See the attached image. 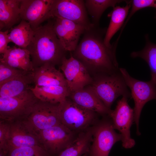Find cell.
Returning <instances> with one entry per match:
<instances>
[{
    "label": "cell",
    "instance_id": "19",
    "mask_svg": "<svg viewBox=\"0 0 156 156\" xmlns=\"http://www.w3.org/2000/svg\"><path fill=\"white\" fill-rule=\"evenodd\" d=\"M34 83L32 71L16 77L0 85V97L9 98L20 95L30 89Z\"/></svg>",
    "mask_w": 156,
    "mask_h": 156
},
{
    "label": "cell",
    "instance_id": "16",
    "mask_svg": "<svg viewBox=\"0 0 156 156\" xmlns=\"http://www.w3.org/2000/svg\"><path fill=\"white\" fill-rule=\"evenodd\" d=\"M68 97L78 105L102 116H108L111 110L88 87L70 92Z\"/></svg>",
    "mask_w": 156,
    "mask_h": 156
},
{
    "label": "cell",
    "instance_id": "23",
    "mask_svg": "<svg viewBox=\"0 0 156 156\" xmlns=\"http://www.w3.org/2000/svg\"><path fill=\"white\" fill-rule=\"evenodd\" d=\"M92 127L79 133L59 156H82L88 153L92 140Z\"/></svg>",
    "mask_w": 156,
    "mask_h": 156
},
{
    "label": "cell",
    "instance_id": "21",
    "mask_svg": "<svg viewBox=\"0 0 156 156\" xmlns=\"http://www.w3.org/2000/svg\"><path fill=\"white\" fill-rule=\"evenodd\" d=\"M30 89L39 100L54 104L60 103L68 97L70 93L67 86H35Z\"/></svg>",
    "mask_w": 156,
    "mask_h": 156
},
{
    "label": "cell",
    "instance_id": "33",
    "mask_svg": "<svg viewBox=\"0 0 156 156\" xmlns=\"http://www.w3.org/2000/svg\"><path fill=\"white\" fill-rule=\"evenodd\" d=\"M82 156H88V153L84 154Z\"/></svg>",
    "mask_w": 156,
    "mask_h": 156
},
{
    "label": "cell",
    "instance_id": "3",
    "mask_svg": "<svg viewBox=\"0 0 156 156\" xmlns=\"http://www.w3.org/2000/svg\"><path fill=\"white\" fill-rule=\"evenodd\" d=\"M108 108L120 96L131 97V92L119 70L112 73L96 74L88 87Z\"/></svg>",
    "mask_w": 156,
    "mask_h": 156
},
{
    "label": "cell",
    "instance_id": "26",
    "mask_svg": "<svg viewBox=\"0 0 156 156\" xmlns=\"http://www.w3.org/2000/svg\"><path fill=\"white\" fill-rule=\"evenodd\" d=\"M146 44L142 50L131 53L133 58H140L147 63L151 70V80L156 84V44L151 42L148 34L145 36Z\"/></svg>",
    "mask_w": 156,
    "mask_h": 156
},
{
    "label": "cell",
    "instance_id": "20",
    "mask_svg": "<svg viewBox=\"0 0 156 156\" xmlns=\"http://www.w3.org/2000/svg\"><path fill=\"white\" fill-rule=\"evenodd\" d=\"M21 0H0V30H9L21 19Z\"/></svg>",
    "mask_w": 156,
    "mask_h": 156
},
{
    "label": "cell",
    "instance_id": "1",
    "mask_svg": "<svg viewBox=\"0 0 156 156\" xmlns=\"http://www.w3.org/2000/svg\"><path fill=\"white\" fill-rule=\"evenodd\" d=\"M107 28L94 25L86 29L75 50L71 53L88 70L96 74L112 73L119 70L116 56L118 42L116 41L110 47L104 39Z\"/></svg>",
    "mask_w": 156,
    "mask_h": 156
},
{
    "label": "cell",
    "instance_id": "27",
    "mask_svg": "<svg viewBox=\"0 0 156 156\" xmlns=\"http://www.w3.org/2000/svg\"><path fill=\"white\" fill-rule=\"evenodd\" d=\"M6 156H50L42 146H26L9 148Z\"/></svg>",
    "mask_w": 156,
    "mask_h": 156
},
{
    "label": "cell",
    "instance_id": "2",
    "mask_svg": "<svg viewBox=\"0 0 156 156\" xmlns=\"http://www.w3.org/2000/svg\"><path fill=\"white\" fill-rule=\"evenodd\" d=\"M26 49L30 53L34 68L46 64L60 66L67 52L54 31L51 19L35 30L34 37Z\"/></svg>",
    "mask_w": 156,
    "mask_h": 156
},
{
    "label": "cell",
    "instance_id": "24",
    "mask_svg": "<svg viewBox=\"0 0 156 156\" xmlns=\"http://www.w3.org/2000/svg\"><path fill=\"white\" fill-rule=\"evenodd\" d=\"M35 30L27 21L21 20L20 23L12 27L8 34L10 42L21 48L26 49L32 40Z\"/></svg>",
    "mask_w": 156,
    "mask_h": 156
},
{
    "label": "cell",
    "instance_id": "7",
    "mask_svg": "<svg viewBox=\"0 0 156 156\" xmlns=\"http://www.w3.org/2000/svg\"><path fill=\"white\" fill-rule=\"evenodd\" d=\"M38 100L30 89L16 96L0 97V119L10 123L25 119Z\"/></svg>",
    "mask_w": 156,
    "mask_h": 156
},
{
    "label": "cell",
    "instance_id": "4",
    "mask_svg": "<svg viewBox=\"0 0 156 156\" xmlns=\"http://www.w3.org/2000/svg\"><path fill=\"white\" fill-rule=\"evenodd\" d=\"M58 110L61 123L77 134L92 127L100 120L98 114L78 105L68 97L59 103Z\"/></svg>",
    "mask_w": 156,
    "mask_h": 156
},
{
    "label": "cell",
    "instance_id": "15",
    "mask_svg": "<svg viewBox=\"0 0 156 156\" xmlns=\"http://www.w3.org/2000/svg\"><path fill=\"white\" fill-rule=\"evenodd\" d=\"M10 124L8 150L11 148L26 146H39L43 147L38 134L28 127L23 120L16 121Z\"/></svg>",
    "mask_w": 156,
    "mask_h": 156
},
{
    "label": "cell",
    "instance_id": "22",
    "mask_svg": "<svg viewBox=\"0 0 156 156\" xmlns=\"http://www.w3.org/2000/svg\"><path fill=\"white\" fill-rule=\"evenodd\" d=\"M126 5L123 7H115L111 13L110 23L107 28L104 39L105 45L111 47L110 41L114 35L122 27L131 6V0L128 1Z\"/></svg>",
    "mask_w": 156,
    "mask_h": 156
},
{
    "label": "cell",
    "instance_id": "10",
    "mask_svg": "<svg viewBox=\"0 0 156 156\" xmlns=\"http://www.w3.org/2000/svg\"><path fill=\"white\" fill-rule=\"evenodd\" d=\"M128 98L122 96L117 102L115 109L111 110L108 115L114 128L121 135L122 146L127 149L132 148L135 144V141L131 137L130 131L134 122V111L128 103Z\"/></svg>",
    "mask_w": 156,
    "mask_h": 156
},
{
    "label": "cell",
    "instance_id": "14",
    "mask_svg": "<svg viewBox=\"0 0 156 156\" xmlns=\"http://www.w3.org/2000/svg\"><path fill=\"white\" fill-rule=\"evenodd\" d=\"M53 18L54 31L65 50L73 52L76 48L80 36L86 30L71 21L59 18Z\"/></svg>",
    "mask_w": 156,
    "mask_h": 156
},
{
    "label": "cell",
    "instance_id": "31",
    "mask_svg": "<svg viewBox=\"0 0 156 156\" xmlns=\"http://www.w3.org/2000/svg\"><path fill=\"white\" fill-rule=\"evenodd\" d=\"M9 30L0 31V53L3 54L7 51L8 47V44L10 42L8 34Z\"/></svg>",
    "mask_w": 156,
    "mask_h": 156
},
{
    "label": "cell",
    "instance_id": "25",
    "mask_svg": "<svg viewBox=\"0 0 156 156\" xmlns=\"http://www.w3.org/2000/svg\"><path fill=\"white\" fill-rule=\"evenodd\" d=\"M127 0H86L85 5L88 13L92 19V23L99 26L101 16L108 8L115 7L116 5L122 2L126 3Z\"/></svg>",
    "mask_w": 156,
    "mask_h": 156
},
{
    "label": "cell",
    "instance_id": "28",
    "mask_svg": "<svg viewBox=\"0 0 156 156\" xmlns=\"http://www.w3.org/2000/svg\"><path fill=\"white\" fill-rule=\"evenodd\" d=\"M10 66L0 61V85L27 72Z\"/></svg>",
    "mask_w": 156,
    "mask_h": 156
},
{
    "label": "cell",
    "instance_id": "11",
    "mask_svg": "<svg viewBox=\"0 0 156 156\" xmlns=\"http://www.w3.org/2000/svg\"><path fill=\"white\" fill-rule=\"evenodd\" d=\"M51 13L52 18L56 17L67 19L86 29L94 25L89 20L84 0H55Z\"/></svg>",
    "mask_w": 156,
    "mask_h": 156
},
{
    "label": "cell",
    "instance_id": "29",
    "mask_svg": "<svg viewBox=\"0 0 156 156\" xmlns=\"http://www.w3.org/2000/svg\"><path fill=\"white\" fill-rule=\"evenodd\" d=\"M10 124L0 119V151L7 154L10 138Z\"/></svg>",
    "mask_w": 156,
    "mask_h": 156
},
{
    "label": "cell",
    "instance_id": "13",
    "mask_svg": "<svg viewBox=\"0 0 156 156\" xmlns=\"http://www.w3.org/2000/svg\"><path fill=\"white\" fill-rule=\"evenodd\" d=\"M55 0H21V20L30 24L34 30L46 20L52 18L51 11Z\"/></svg>",
    "mask_w": 156,
    "mask_h": 156
},
{
    "label": "cell",
    "instance_id": "17",
    "mask_svg": "<svg viewBox=\"0 0 156 156\" xmlns=\"http://www.w3.org/2000/svg\"><path fill=\"white\" fill-rule=\"evenodd\" d=\"M32 73L35 86H67L63 74L52 65L46 64L34 68Z\"/></svg>",
    "mask_w": 156,
    "mask_h": 156
},
{
    "label": "cell",
    "instance_id": "18",
    "mask_svg": "<svg viewBox=\"0 0 156 156\" xmlns=\"http://www.w3.org/2000/svg\"><path fill=\"white\" fill-rule=\"evenodd\" d=\"M30 57V53L27 49L13 46L8 47L0 61L16 68L31 72L34 68Z\"/></svg>",
    "mask_w": 156,
    "mask_h": 156
},
{
    "label": "cell",
    "instance_id": "9",
    "mask_svg": "<svg viewBox=\"0 0 156 156\" xmlns=\"http://www.w3.org/2000/svg\"><path fill=\"white\" fill-rule=\"evenodd\" d=\"M78 134L61 124L41 131L38 135L42 146L50 155L59 156Z\"/></svg>",
    "mask_w": 156,
    "mask_h": 156
},
{
    "label": "cell",
    "instance_id": "8",
    "mask_svg": "<svg viewBox=\"0 0 156 156\" xmlns=\"http://www.w3.org/2000/svg\"><path fill=\"white\" fill-rule=\"evenodd\" d=\"M59 103L39 100L29 115L23 120L24 122L38 134L41 131L62 124L59 113Z\"/></svg>",
    "mask_w": 156,
    "mask_h": 156
},
{
    "label": "cell",
    "instance_id": "5",
    "mask_svg": "<svg viewBox=\"0 0 156 156\" xmlns=\"http://www.w3.org/2000/svg\"><path fill=\"white\" fill-rule=\"evenodd\" d=\"M115 129L109 117L103 116L92 127V140L88 156H108L113 145L122 140L121 135Z\"/></svg>",
    "mask_w": 156,
    "mask_h": 156
},
{
    "label": "cell",
    "instance_id": "30",
    "mask_svg": "<svg viewBox=\"0 0 156 156\" xmlns=\"http://www.w3.org/2000/svg\"><path fill=\"white\" fill-rule=\"evenodd\" d=\"M150 7L156 9V0H131V9L124 23L123 26H126L131 17L137 11L143 8Z\"/></svg>",
    "mask_w": 156,
    "mask_h": 156
},
{
    "label": "cell",
    "instance_id": "12",
    "mask_svg": "<svg viewBox=\"0 0 156 156\" xmlns=\"http://www.w3.org/2000/svg\"><path fill=\"white\" fill-rule=\"evenodd\" d=\"M60 68L63 72L70 93L83 89L92 81L89 71L71 53L69 58L65 57L63 59Z\"/></svg>",
    "mask_w": 156,
    "mask_h": 156
},
{
    "label": "cell",
    "instance_id": "32",
    "mask_svg": "<svg viewBox=\"0 0 156 156\" xmlns=\"http://www.w3.org/2000/svg\"><path fill=\"white\" fill-rule=\"evenodd\" d=\"M0 156H6V155L3 152L0 151Z\"/></svg>",
    "mask_w": 156,
    "mask_h": 156
},
{
    "label": "cell",
    "instance_id": "6",
    "mask_svg": "<svg viewBox=\"0 0 156 156\" xmlns=\"http://www.w3.org/2000/svg\"><path fill=\"white\" fill-rule=\"evenodd\" d=\"M120 70L125 83L131 90V97L134 102V121L136 127V133L140 135L139 119L144 105L152 100H156V84L151 80L145 81L132 77L125 68H120Z\"/></svg>",
    "mask_w": 156,
    "mask_h": 156
}]
</instances>
